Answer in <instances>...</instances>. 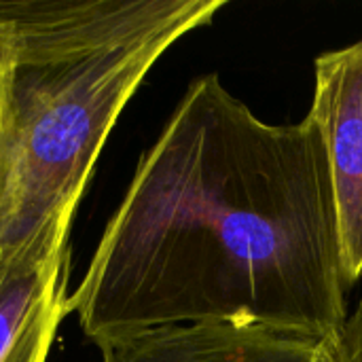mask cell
I'll use <instances>...</instances> for the list:
<instances>
[{
    "label": "cell",
    "mask_w": 362,
    "mask_h": 362,
    "mask_svg": "<svg viewBox=\"0 0 362 362\" xmlns=\"http://www.w3.org/2000/svg\"><path fill=\"white\" fill-rule=\"evenodd\" d=\"M350 288L316 121L267 123L208 72L142 155L68 314L93 344L197 322L337 344Z\"/></svg>",
    "instance_id": "1"
},
{
    "label": "cell",
    "mask_w": 362,
    "mask_h": 362,
    "mask_svg": "<svg viewBox=\"0 0 362 362\" xmlns=\"http://www.w3.org/2000/svg\"><path fill=\"white\" fill-rule=\"evenodd\" d=\"M227 0H0V252L70 229L119 115Z\"/></svg>",
    "instance_id": "2"
},
{
    "label": "cell",
    "mask_w": 362,
    "mask_h": 362,
    "mask_svg": "<svg viewBox=\"0 0 362 362\" xmlns=\"http://www.w3.org/2000/svg\"><path fill=\"white\" fill-rule=\"evenodd\" d=\"M316 121L329 161L344 272L354 286L362 280V38L314 62Z\"/></svg>",
    "instance_id": "3"
},
{
    "label": "cell",
    "mask_w": 362,
    "mask_h": 362,
    "mask_svg": "<svg viewBox=\"0 0 362 362\" xmlns=\"http://www.w3.org/2000/svg\"><path fill=\"white\" fill-rule=\"evenodd\" d=\"M95 346L102 362H337L333 341L233 322L157 327Z\"/></svg>",
    "instance_id": "4"
},
{
    "label": "cell",
    "mask_w": 362,
    "mask_h": 362,
    "mask_svg": "<svg viewBox=\"0 0 362 362\" xmlns=\"http://www.w3.org/2000/svg\"><path fill=\"white\" fill-rule=\"evenodd\" d=\"M70 229L0 252V362H47L68 314Z\"/></svg>",
    "instance_id": "5"
},
{
    "label": "cell",
    "mask_w": 362,
    "mask_h": 362,
    "mask_svg": "<svg viewBox=\"0 0 362 362\" xmlns=\"http://www.w3.org/2000/svg\"><path fill=\"white\" fill-rule=\"evenodd\" d=\"M335 350L337 362H362V297L354 312H350Z\"/></svg>",
    "instance_id": "6"
},
{
    "label": "cell",
    "mask_w": 362,
    "mask_h": 362,
    "mask_svg": "<svg viewBox=\"0 0 362 362\" xmlns=\"http://www.w3.org/2000/svg\"><path fill=\"white\" fill-rule=\"evenodd\" d=\"M2 138H4V64L0 53V155H2Z\"/></svg>",
    "instance_id": "7"
}]
</instances>
